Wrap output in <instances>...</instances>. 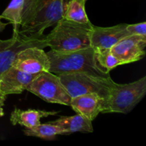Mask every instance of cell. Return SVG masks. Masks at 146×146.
I'll return each mask as SVG.
<instances>
[{"instance_id": "1", "label": "cell", "mask_w": 146, "mask_h": 146, "mask_svg": "<svg viewBox=\"0 0 146 146\" xmlns=\"http://www.w3.org/2000/svg\"><path fill=\"white\" fill-rule=\"evenodd\" d=\"M64 0H24L19 34L42 37L46 29L63 18Z\"/></svg>"}, {"instance_id": "2", "label": "cell", "mask_w": 146, "mask_h": 146, "mask_svg": "<svg viewBox=\"0 0 146 146\" xmlns=\"http://www.w3.org/2000/svg\"><path fill=\"white\" fill-rule=\"evenodd\" d=\"M93 24L62 18L46 36L47 47L56 52H70L91 47Z\"/></svg>"}, {"instance_id": "3", "label": "cell", "mask_w": 146, "mask_h": 146, "mask_svg": "<svg viewBox=\"0 0 146 146\" xmlns=\"http://www.w3.org/2000/svg\"><path fill=\"white\" fill-rule=\"evenodd\" d=\"M50 61V72L59 75L70 73H88L100 76H111L109 73L98 64L93 47L70 52L46 53Z\"/></svg>"}, {"instance_id": "4", "label": "cell", "mask_w": 146, "mask_h": 146, "mask_svg": "<svg viewBox=\"0 0 146 146\" xmlns=\"http://www.w3.org/2000/svg\"><path fill=\"white\" fill-rule=\"evenodd\" d=\"M146 94V76L129 84H117L110 89L101 113H129Z\"/></svg>"}, {"instance_id": "5", "label": "cell", "mask_w": 146, "mask_h": 146, "mask_svg": "<svg viewBox=\"0 0 146 146\" xmlns=\"http://www.w3.org/2000/svg\"><path fill=\"white\" fill-rule=\"evenodd\" d=\"M71 98L87 94H96L106 99L115 82L111 76L104 77L88 73H70L57 75Z\"/></svg>"}, {"instance_id": "6", "label": "cell", "mask_w": 146, "mask_h": 146, "mask_svg": "<svg viewBox=\"0 0 146 146\" xmlns=\"http://www.w3.org/2000/svg\"><path fill=\"white\" fill-rule=\"evenodd\" d=\"M27 91L44 101L70 106L71 97L59 77L50 71H42L30 82Z\"/></svg>"}, {"instance_id": "7", "label": "cell", "mask_w": 146, "mask_h": 146, "mask_svg": "<svg viewBox=\"0 0 146 146\" xmlns=\"http://www.w3.org/2000/svg\"><path fill=\"white\" fill-rule=\"evenodd\" d=\"M11 66L24 72L37 74L49 71L50 61L44 48L31 46L20 51Z\"/></svg>"}, {"instance_id": "8", "label": "cell", "mask_w": 146, "mask_h": 146, "mask_svg": "<svg viewBox=\"0 0 146 146\" xmlns=\"http://www.w3.org/2000/svg\"><path fill=\"white\" fill-rule=\"evenodd\" d=\"M145 48L146 36L129 35L111 47V51L123 65L143 59Z\"/></svg>"}, {"instance_id": "9", "label": "cell", "mask_w": 146, "mask_h": 146, "mask_svg": "<svg viewBox=\"0 0 146 146\" xmlns=\"http://www.w3.org/2000/svg\"><path fill=\"white\" fill-rule=\"evenodd\" d=\"M126 24L113 27H97L93 25L91 34V46L94 48H111L121 39L131 35L126 29Z\"/></svg>"}, {"instance_id": "10", "label": "cell", "mask_w": 146, "mask_h": 146, "mask_svg": "<svg viewBox=\"0 0 146 146\" xmlns=\"http://www.w3.org/2000/svg\"><path fill=\"white\" fill-rule=\"evenodd\" d=\"M37 74L24 72L11 66L0 75L1 92L6 96L21 94Z\"/></svg>"}, {"instance_id": "11", "label": "cell", "mask_w": 146, "mask_h": 146, "mask_svg": "<svg viewBox=\"0 0 146 146\" xmlns=\"http://www.w3.org/2000/svg\"><path fill=\"white\" fill-rule=\"evenodd\" d=\"M70 106L76 113L93 121L105 106V98L96 94H87L71 98Z\"/></svg>"}, {"instance_id": "12", "label": "cell", "mask_w": 146, "mask_h": 146, "mask_svg": "<svg viewBox=\"0 0 146 146\" xmlns=\"http://www.w3.org/2000/svg\"><path fill=\"white\" fill-rule=\"evenodd\" d=\"M58 113V111H46L35 109L23 111L15 108L11 113L10 121L13 125H20L30 128L41 123V118H46L49 115H54Z\"/></svg>"}, {"instance_id": "13", "label": "cell", "mask_w": 146, "mask_h": 146, "mask_svg": "<svg viewBox=\"0 0 146 146\" xmlns=\"http://www.w3.org/2000/svg\"><path fill=\"white\" fill-rule=\"evenodd\" d=\"M50 123L65 130L66 135L76 132L92 133L94 131L92 121L78 113L72 116H61Z\"/></svg>"}, {"instance_id": "14", "label": "cell", "mask_w": 146, "mask_h": 146, "mask_svg": "<svg viewBox=\"0 0 146 146\" xmlns=\"http://www.w3.org/2000/svg\"><path fill=\"white\" fill-rule=\"evenodd\" d=\"M87 0H64L63 18L76 22L91 23L86 12V1Z\"/></svg>"}, {"instance_id": "15", "label": "cell", "mask_w": 146, "mask_h": 146, "mask_svg": "<svg viewBox=\"0 0 146 146\" xmlns=\"http://www.w3.org/2000/svg\"><path fill=\"white\" fill-rule=\"evenodd\" d=\"M23 131L27 136L37 137L48 141L54 140L58 135H66L65 130L50 122L45 124L39 123L33 128H26Z\"/></svg>"}, {"instance_id": "16", "label": "cell", "mask_w": 146, "mask_h": 146, "mask_svg": "<svg viewBox=\"0 0 146 146\" xmlns=\"http://www.w3.org/2000/svg\"><path fill=\"white\" fill-rule=\"evenodd\" d=\"M24 0H11L7 8L0 15V18L7 19L13 26V35L19 34L21 14Z\"/></svg>"}, {"instance_id": "17", "label": "cell", "mask_w": 146, "mask_h": 146, "mask_svg": "<svg viewBox=\"0 0 146 146\" xmlns=\"http://www.w3.org/2000/svg\"><path fill=\"white\" fill-rule=\"evenodd\" d=\"M96 51V56L98 64L105 71H110L118 66L123 65L122 63L112 54L111 48H94Z\"/></svg>"}, {"instance_id": "18", "label": "cell", "mask_w": 146, "mask_h": 146, "mask_svg": "<svg viewBox=\"0 0 146 146\" xmlns=\"http://www.w3.org/2000/svg\"><path fill=\"white\" fill-rule=\"evenodd\" d=\"M126 29L131 35L146 36V22L138 23L133 24H127Z\"/></svg>"}, {"instance_id": "19", "label": "cell", "mask_w": 146, "mask_h": 146, "mask_svg": "<svg viewBox=\"0 0 146 146\" xmlns=\"http://www.w3.org/2000/svg\"><path fill=\"white\" fill-rule=\"evenodd\" d=\"M9 24V23L2 22V21H1V19L0 18V33L2 32V31H4V29L6 28V27H7Z\"/></svg>"}, {"instance_id": "20", "label": "cell", "mask_w": 146, "mask_h": 146, "mask_svg": "<svg viewBox=\"0 0 146 146\" xmlns=\"http://www.w3.org/2000/svg\"><path fill=\"white\" fill-rule=\"evenodd\" d=\"M6 98H7V96H4L1 91V78H0V101L4 103L6 101Z\"/></svg>"}, {"instance_id": "21", "label": "cell", "mask_w": 146, "mask_h": 146, "mask_svg": "<svg viewBox=\"0 0 146 146\" xmlns=\"http://www.w3.org/2000/svg\"><path fill=\"white\" fill-rule=\"evenodd\" d=\"M4 105V103L0 102V117H2L4 115V109H3V106Z\"/></svg>"}, {"instance_id": "22", "label": "cell", "mask_w": 146, "mask_h": 146, "mask_svg": "<svg viewBox=\"0 0 146 146\" xmlns=\"http://www.w3.org/2000/svg\"><path fill=\"white\" fill-rule=\"evenodd\" d=\"M0 102H1V101H0ZM1 103H3V102H1Z\"/></svg>"}]
</instances>
